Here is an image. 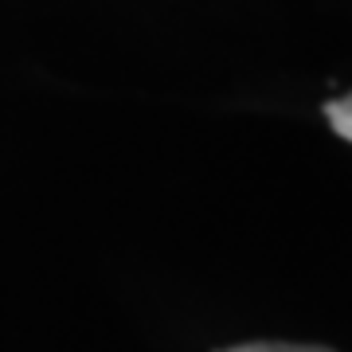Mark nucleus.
<instances>
[{
    "instance_id": "f257e3e1",
    "label": "nucleus",
    "mask_w": 352,
    "mask_h": 352,
    "mask_svg": "<svg viewBox=\"0 0 352 352\" xmlns=\"http://www.w3.org/2000/svg\"><path fill=\"white\" fill-rule=\"evenodd\" d=\"M321 113H325V122L333 129H337L344 141H352V94H340V98H329L325 106H321Z\"/></svg>"
},
{
    "instance_id": "f03ea898",
    "label": "nucleus",
    "mask_w": 352,
    "mask_h": 352,
    "mask_svg": "<svg viewBox=\"0 0 352 352\" xmlns=\"http://www.w3.org/2000/svg\"><path fill=\"white\" fill-rule=\"evenodd\" d=\"M219 352H333L325 344H286V340H251V344H231Z\"/></svg>"
}]
</instances>
